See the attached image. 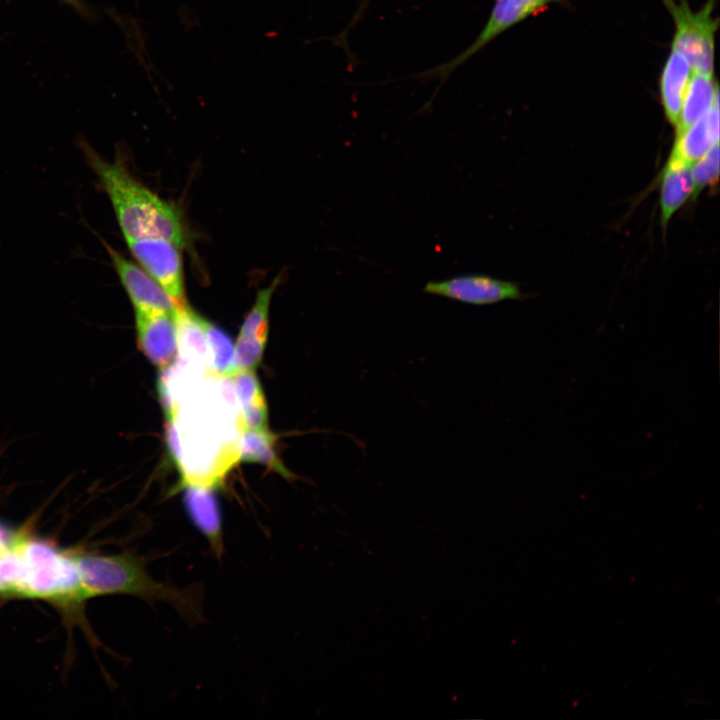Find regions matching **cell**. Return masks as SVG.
Returning <instances> with one entry per match:
<instances>
[{"label": "cell", "instance_id": "12", "mask_svg": "<svg viewBox=\"0 0 720 720\" xmlns=\"http://www.w3.org/2000/svg\"><path fill=\"white\" fill-rule=\"evenodd\" d=\"M175 320L178 331V355L184 365L209 372L210 352L205 333L199 324L197 313L186 303L177 306Z\"/></svg>", "mask_w": 720, "mask_h": 720}, {"label": "cell", "instance_id": "5", "mask_svg": "<svg viewBox=\"0 0 720 720\" xmlns=\"http://www.w3.org/2000/svg\"><path fill=\"white\" fill-rule=\"evenodd\" d=\"M423 291L433 296L475 306L526 298L517 283L484 274H463L429 281Z\"/></svg>", "mask_w": 720, "mask_h": 720}, {"label": "cell", "instance_id": "23", "mask_svg": "<svg viewBox=\"0 0 720 720\" xmlns=\"http://www.w3.org/2000/svg\"><path fill=\"white\" fill-rule=\"evenodd\" d=\"M66 1L70 2L73 5L79 6L78 0H66Z\"/></svg>", "mask_w": 720, "mask_h": 720}, {"label": "cell", "instance_id": "2", "mask_svg": "<svg viewBox=\"0 0 720 720\" xmlns=\"http://www.w3.org/2000/svg\"><path fill=\"white\" fill-rule=\"evenodd\" d=\"M85 599L108 594H128L148 602L171 605L191 624L202 618L200 593L156 581L145 561L132 553L73 555Z\"/></svg>", "mask_w": 720, "mask_h": 720}, {"label": "cell", "instance_id": "21", "mask_svg": "<svg viewBox=\"0 0 720 720\" xmlns=\"http://www.w3.org/2000/svg\"><path fill=\"white\" fill-rule=\"evenodd\" d=\"M719 161V143H717L692 165L693 192L691 198L693 201L704 188L717 184Z\"/></svg>", "mask_w": 720, "mask_h": 720}, {"label": "cell", "instance_id": "15", "mask_svg": "<svg viewBox=\"0 0 720 720\" xmlns=\"http://www.w3.org/2000/svg\"><path fill=\"white\" fill-rule=\"evenodd\" d=\"M243 429L267 428L268 412L264 393L254 370L240 371L231 377Z\"/></svg>", "mask_w": 720, "mask_h": 720}, {"label": "cell", "instance_id": "13", "mask_svg": "<svg viewBox=\"0 0 720 720\" xmlns=\"http://www.w3.org/2000/svg\"><path fill=\"white\" fill-rule=\"evenodd\" d=\"M692 165L670 154L662 171L660 191V220L666 231L672 216L692 196Z\"/></svg>", "mask_w": 720, "mask_h": 720}, {"label": "cell", "instance_id": "19", "mask_svg": "<svg viewBox=\"0 0 720 720\" xmlns=\"http://www.w3.org/2000/svg\"><path fill=\"white\" fill-rule=\"evenodd\" d=\"M279 281V278H276L268 287L258 291L255 303L241 325L239 338L266 343L269 330L270 303Z\"/></svg>", "mask_w": 720, "mask_h": 720}, {"label": "cell", "instance_id": "4", "mask_svg": "<svg viewBox=\"0 0 720 720\" xmlns=\"http://www.w3.org/2000/svg\"><path fill=\"white\" fill-rule=\"evenodd\" d=\"M675 23L671 48L688 61L692 72L714 74L715 33L718 18L713 17L716 0H707L693 11L688 0H662Z\"/></svg>", "mask_w": 720, "mask_h": 720}, {"label": "cell", "instance_id": "7", "mask_svg": "<svg viewBox=\"0 0 720 720\" xmlns=\"http://www.w3.org/2000/svg\"><path fill=\"white\" fill-rule=\"evenodd\" d=\"M104 245L135 311L175 312L177 304L155 279L113 247Z\"/></svg>", "mask_w": 720, "mask_h": 720}, {"label": "cell", "instance_id": "14", "mask_svg": "<svg viewBox=\"0 0 720 720\" xmlns=\"http://www.w3.org/2000/svg\"><path fill=\"white\" fill-rule=\"evenodd\" d=\"M692 75L686 58L671 49L660 77V98L667 121L676 127L684 95Z\"/></svg>", "mask_w": 720, "mask_h": 720}, {"label": "cell", "instance_id": "11", "mask_svg": "<svg viewBox=\"0 0 720 720\" xmlns=\"http://www.w3.org/2000/svg\"><path fill=\"white\" fill-rule=\"evenodd\" d=\"M719 97L712 107L683 132L676 134L671 154L693 165L719 143Z\"/></svg>", "mask_w": 720, "mask_h": 720}, {"label": "cell", "instance_id": "1", "mask_svg": "<svg viewBox=\"0 0 720 720\" xmlns=\"http://www.w3.org/2000/svg\"><path fill=\"white\" fill-rule=\"evenodd\" d=\"M86 160L98 177L114 210L126 241L162 238L181 249L186 232L179 210L141 183L119 157L108 161L89 145L83 148Z\"/></svg>", "mask_w": 720, "mask_h": 720}, {"label": "cell", "instance_id": "6", "mask_svg": "<svg viewBox=\"0 0 720 720\" xmlns=\"http://www.w3.org/2000/svg\"><path fill=\"white\" fill-rule=\"evenodd\" d=\"M126 242L140 266L162 286L177 306L186 303L181 248L162 238Z\"/></svg>", "mask_w": 720, "mask_h": 720}, {"label": "cell", "instance_id": "10", "mask_svg": "<svg viewBox=\"0 0 720 720\" xmlns=\"http://www.w3.org/2000/svg\"><path fill=\"white\" fill-rule=\"evenodd\" d=\"M183 502L194 526L207 539L217 556L223 554V531L220 505L214 488L202 485H184Z\"/></svg>", "mask_w": 720, "mask_h": 720}, {"label": "cell", "instance_id": "16", "mask_svg": "<svg viewBox=\"0 0 720 720\" xmlns=\"http://www.w3.org/2000/svg\"><path fill=\"white\" fill-rule=\"evenodd\" d=\"M277 440V435L268 428L243 429L239 438V459L266 465L286 479L294 478L277 453Z\"/></svg>", "mask_w": 720, "mask_h": 720}, {"label": "cell", "instance_id": "9", "mask_svg": "<svg viewBox=\"0 0 720 720\" xmlns=\"http://www.w3.org/2000/svg\"><path fill=\"white\" fill-rule=\"evenodd\" d=\"M137 343L146 358L165 369L178 356V331L174 313L135 311Z\"/></svg>", "mask_w": 720, "mask_h": 720}, {"label": "cell", "instance_id": "20", "mask_svg": "<svg viewBox=\"0 0 720 720\" xmlns=\"http://www.w3.org/2000/svg\"><path fill=\"white\" fill-rule=\"evenodd\" d=\"M24 563L18 548L11 542L0 552V593L19 595L24 580Z\"/></svg>", "mask_w": 720, "mask_h": 720}, {"label": "cell", "instance_id": "22", "mask_svg": "<svg viewBox=\"0 0 720 720\" xmlns=\"http://www.w3.org/2000/svg\"><path fill=\"white\" fill-rule=\"evenodd\" d=\"M5 547H7V545L5 544V537H4V535L2 534V532H1V530H0V552H1Z\"/></svg>", "mask_w": 720, "mask_h": 720}, {"label": "cell", "instance_id": "8", "mask_svg": "<svg viewBox=\"0 0 720 720\" xmlns=\"http://www.w3.org/2000/svg\"><path fill=\"white\" fill-rule=\"evenodd\" d=\"M563 1L565 0H495L489 19L478 37L463 53L439 68V74L447 75L501 33L543 10L548 5Z\"/></svg>", "mask_w": 720, "mask_h": 720}, {"label": "cell", "instance_id": "17", "mask_svg": "<svg viewBox=\"0 0 720 720\" xmlns=\"http://www.w3.org/2000/svg\"><path fill=\"white\" fill-rule=\"evenodd\" d=\"M718 97L719 89L714 74L692 72L675 127L676 134L683 132L702 117Z\"/></svg>", "mask_w": 720, "mask_h": 720}, {"label": "cell", "instance_id": "18", "mask_svg": "<svg viewBox=\"0 0 720 720\" xmlns=\"http://www.w3.org/2000/svg\"><path fill=\"white\" fill-rule=\"evenodd\" d=\"M209 347L210 366L209 372L215 376L231 378L235 374L234 352L235 343L219 327L197 314Z\"/></svg>", "mask_w": 720, "mask_h": 720}, {"label": "cell", "instance_id": "3", "mask_svg": "<svg viewBox=\"0 0 720 720\" xmlns=\"http://www.w3.org/2000/svg\"><path fill=\"white\" fill-rule=\"evenodd\" d=\"M12 542L21 554L25 569L20 596L62 602L85 599L73 555L35 538L19 536Z\"/></svg>", "mask_w": 720, "mask_h": 720}]
</instances>
